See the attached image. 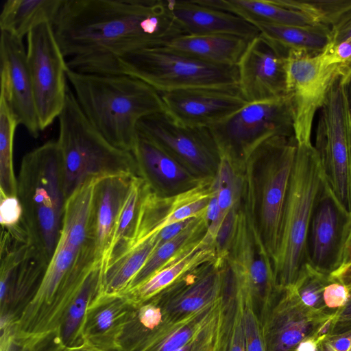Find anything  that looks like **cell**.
<instances>
[{"instance_id": "32", "label": "cell", "mask_w": 351, "mask_h": 351, "mask_svg": "<svg viewBox=\"0 0 351 351\" xmlns=\"http://www.w3.org/2000/svg\"><path fill=\"white\" fill-rule=\"evenodd\" d=\"M260 33L285 51H302L310 55L322 53L330 43V28L322 24L305 26L254 23Z\"/></svg>"}, {"instance_id": "22", "label": "cell", "mask_w": 351, "mask_h": 351, "mask_svg": "<svg viewBox=\"0 0 351 351\" xmlns=\"http://www.w3.org/2000/svg\"><path fill=\"white\" fill-rule=\"evenodd\" d=\"M134 305L123 293L99 295L88 307L82 331L83 343L101 351H117Z\"/></svg>"}, {"instance_id": "44", "label": "cell", "mask_w": 351, "mask_h": 351, "mask_svg": "<svg viewBox=\"0 0 351 351\" xmlns=\"http://www.w3.org/2000/svg\"><path fill=\"white\" fill-rule=\"evenodd\" d=\"M350 295V289L338 282L328 284L324 291V301L330 309H339L346 305Z\"/></svg>"}, {"instance_id": "21", "label": "cell", "mask_w": 351, "mask_h": 351, "mask_svg": "<svg viewBox=\"0 0 351 351\" xmlns=\"http://www.w3.org/2000/svg\"><path fill=\"white\" fill-rule=\"evenodd\" d=\"M117 175L97 178L94 190L92 238L96 261L107 265L118 218L134 178Z\"/></svg>"}, {"instance_id": "9", "label": "cell", "mask_w": 351, "mask_h": 351, "mask_svg": "<svg viewBox=\"0 0 351 351\" xmlns=\"http://www.w3.org/2000/svg\"><path fill=\"white\" fill-rule=\"evenodd\" d=\"M314 147L328 186L349 213L351 211V148L342 76L333 82L320 109Z\"/></svg>"}, {"instance_id": "42", "label": "cell", "mask_w": 351, "mask_h": 351, "mask_svg": "<svg viewBox=\"0 0 351 351\" xmlns=\"http://www.w3.org/2000/svg\"><path fill=\"white\" fill-rule=\"evenodd\" d=\"M223 302L224 297L222 305L210 321L187 343L175 351H219Z\"/></svg>"}, {"instance_id": "8", "label": "cell", "mask_w": 351, "mask_h": 351, "mask_svg": "<svg viewBox=\"0 0 351 351\" xmlns=\"http://www.w3.org/2000/svg\"><path fill=\"white\" fill-rule=\"evenodd\" d=\"M208 128L219 151L239 162L273 136H295L293 110L287 95L248 103Z\"/></svg>"}, {"instance_id": "3", "label": "cell", "mask_w": 351, "mask_h": 351, "mask_svg": "<svg viewBox=\"0 0 351 351\" xmlns=\"http://www.w3.org/2000/svg\"><path fill=\"white\" fill-rule=\"evenodd\" d=\"M17 197L29 239L49 262L59 240L66 199L63 159L57 141H47L24 155L17 178Z\"/></svg>"}, {"instance_id": "7", "label": "cell", "mask_w": 351, "mask_h": 351, "mask_svg": "<svg viewBox=\"0 0 351 351\" xmlns=\"http://www.w3.org/2000/svg\"><path fill=\"white\" fill-rule=\"evenodd\" d=\"M295 136H276L252 152L261 175L256 185V215L265 247L274 260L280 236L284 208L295 161Z\"/></svg>"}, {"instance_id": "47", "label": "cell", "mask_w": 351, "mask_h": 351, "mask_svg": "<svg viewBox=\"0 0 351 351\" xmlns=\"http://www.w3.org/2000/svg\"><path fill=\"white\" fill-rule=\"evenodd\" d=\"M198 217H193L180 222H177L162 229L156 234L158 241V247L176 237L181 232H182L184 229L193 223Z\"/></svg>"}, {"instance_id": "4", "label": "cell", "mask_w": 351, "mask_h": 351, "mask_svg": "<svg viewBox=\"0 0 351 351\" xmlns=\"http://www.w3.org/2000/svg\"><path fill=\"white\" fill-rule=\"evenodd\" d=\"M326 182L319 154L311 143L298 144L284 208L278 247L273 260L277 286L293 284L307 261V238L314 208Z\"/></svg>"}, {"instance_id": "55", "label": "cell", "mask_w": 351, "mask_h": 351, "mask_svg": "<svg viewBox=\"0 0 351 351\" xmlns=\"http://www.w3.org/2000/svg\"><path fill=\"white\" fill-rule=\"evenodd\" d=\"M350 351H351V350Z\"/></svg>"}, {"instance_id": "19", "label": "cell", "mask_w": 351, "mask_h": 351, "mask_svg": "<svg viewBox=\"0 0 351 351\" xmlns=\"http://www.w3.org/2000/svg\"><path fill=\"white\" fill-rule=\"evenodd\" d=\"M226 285L223 259L217 256L155 296L169 322L174 323L221 298Z\"/></svg>"}, {"instance_id": "30", "label": "cell", "mask_w": 351, "mask_h": 351, "mask_svg": "<svg viewBox=\"0 0 351 351\" xmlns=\"http://www.w3.org/2000/svg\"><path fill=\"white\" fill-rule=\"evenodd\" d=\"M64 0H8L0 14L1 31L22 38L38 25L54 23Z\"/></svg>"}, {"instance_id": "43", "label": "cell", "mask_w": 351, "mask_h": 351, "mask_svg": "<svg viewBox=\"0 0 351 351\" xmlns=\"http://www.w3.org/2000/svg\"><path fill=\"white\" fill-rule=\"evenodd\" d=\"M0 222L2 228H13L23 221V209L17 196L0 194Z\"/></svg>"}, {"instance_id": "15", "label": "cell", "mask_w": 351, "mask_h": 351, "mask_svg": "<svg viewBox=\"0 0 351 351\" xmlns=\"http://www.w3.org/2000/svg\"><path fill=\"white\" fill-rule=\"evenodd\" d=\"M287 55L261 33L250 41L237 65L238 85L248 103L287 96Z\"/></svg>"}, {"instance_id": "12", "label": "cell", "mask_w": 351, "mask_h": 351, "mask_svg": "<svg viewBox=\"0 0 351 351\" xmlns=\"http://www.w3.org/2000/svg\"><path fill=\"white\" fill-rule=\"evenodd\" d=\"M1 315L16 322L37 291L49 261L23 231L2 228L1 239Z\"/></svg>"}, {"instance_id": "27", "label": "cell", "mask_w": 351, "mask_h": 351, "mask_svg": "<svg viewBox=\"0 0 351 351\" xmlns=\"http://www.w3.org/2000/svg\"><path fill=\"white\" fill-rule=\"evenodd\" d=\"M97 180L93 178L83 183L66 198L64 204L59 238L79 250L94 245L91 228Z\"/></svg>"}, {"instance_id": "10", "label": "cell", "mask_w": 351, "mask_h": 351, "mask_svg": "<svg viewBox=\"0 0 351 351\" xmlns=\"http://www.w3.org/2000/svg\"><path fill=\"white\" fill-rule=\"evenodd\" d=\"M347 75L330 63L324 50L317 55L290 51L287 57V95L291 101L298 144L311 143L313 121L322 107L333 82Z\"/></svg>"}, {"instance_id": "39", "label": "cell", "mask_w": 351, "mask_h": 351, "mask_svg": "<svg viewBox=\"0 0 351 351\" xmlns=\"http://www.w3.org/2000/svg\"><path fill=\"white\" fill-rule=\"evenodd\" d=\"M280 5L311 17L330 29L351 11V0H275Z\"/></svg>"}, {"instance_id": "29", "label": "cell", "mask_w": 351, "mask_h": 351, "mask_svg": "<svg viewBox=\"0 0 351 351\" xmlns=\"http://www.w3.org/2000/svg\"><path fill=\"white\" fill-rule=\"evenodd\" d=\"M106 267V263L102 261L95 263L63 317L58 335L66 348L83 344L82 331L86 313L92 302L104 293Z\"/></svg>"}, {"instance_id": "14", "label": "cell", "mask_w": 351, "mask_h": 351, "mask_svg": "<svg viewBox=\"0 0 351 351\" xmlns=\"http://www.w3.org/2000/svg\"><path fill=\"white\" fill-rule=\"evenodd\" d=\"M215 193L214 176L201 178L193 186L171 196L157 193L147 184L128 251L171 224L204 215Z\"/></svg>"}, {"instance_id": "48", "label": "cell", "mask_w": 351, "mask_h": 351, "mask_svg": "<svg viewBox=\"0 0 351 351\" xmlns=\"http://www.w3.org/2000/svg\"><path fill=\"white\" fill-rule=\"evenodd\" d=\"M330 44L337 45L351 38V11L339 24L330 29Z\"/></svg>"}, {"instance_id": "28", "label": "cell", "mask_w": 351, "mask_h": 351, "mask_svg": "<svg viewBox=\"0 0 351 351\" xmlns=\"http://www.w3.org/2000/svg\"><path fill=\"white\" fill-rule=\"evenodd\" d=\"M204 5L234 14L252 24L305 26L318 24L310 16L275 0H197Z\"/></svg>"}, {"instance_id": "56", "label": "cell", "mask_w": 351, "mask_h": 351, "mask_svg": "<svg viewBox=\"0 0 351 351\" xmlns=\"http://www.w3.org/2000/svg\"><path fill=\"white\" fill-rule=\"evenodd\" d=\"M318 349V348H317ZM318 351V350H317Z\"/></svg>"}, {"instance_id": "46", "label": "cell", "mask_w": 351, "mask_h": 351, "mask_svg": "<svg viewBox=\"0 0 351 351\" xmlns=\"http://www.w3.org/2000/svg\"><path fill=\"white\" fill-rule=\"evenodd\" d=\"M348 301L344 306L337 310L333 327L330 335L341 334L351 330V289Z\"/></svg>"}, {"instance_id": "41", "label": "cell", "mask_w": 351, "mask_h": 351, "mask_svg": "<svg viewBox=\"0 0 351 351\" xmlns=\"http://www.w3.org/2000/svg\"><path fill=\"white\" fill-rule=\"evenodd\" d=\"M228 281L239 288L242 293L246 351H267L263 324L254 311L249 290L229 280Z\"/></svg>"}, {"instance_id": "18", "label": "cell", "mask_w": 351, "mask_h": 351, "mask_svg": "<svg viewBox=\"0 0 351 351\" xmlns=\"http://www.w3.org/2000/svg\"><path fill=\"white\" fill-rule=\"evenodd\" d=\"M337 310L308 307L291 288H286L263 324L266 350L295 351L302 341L313 337Z\"/></svg>"}, {"instance_id": "34", "label": "cell", "mask_w": 351, "mask_h": 351, "mask_svg": "<svg viewBox=\"0 0 351 351\" xmlns=\"http://www.w3.org/2000/svg\"><path fill=\"white\" fill-rule=\"evenodd\" d=\"M158 245V241L155 234L110 264L105 271L104 293H123Z\"/></svg>"}, {"instance_id": "24", "label": "cell", "mask_w": 351, "mask_h": 351, "mask_svg": "<svg viewBox=\"0 0 351 351\" xmlns=\"http://www.w3.org/2000/svg\"><path fill=\"white\" fill-rule=\"evenodd\" d=\"M216 257L215 244L205 233L142 284L123 293L134 303L145 302L172 285L189 271L215 260Z\"/></svg>"}, {"instance_id": "35", "label": "cell", "mask_w": 351, "mask_h": 351, "mask_svg": "<svg viewBox=\"0 0 351 351\" xmlns=\"http://www.w3.org/2000/svg\"><path fill=\"white\" fill-rule=\"evenodd\" d=\"M146 186L147 183L141 177H134L118 218L106 267L125 254L130 248L135 234Z\"/></svg>"}, {"instance_id": "2", "label": "cell", "mask_w": 351, "mask_h": 351, "mask_svg": "<svg viewBox=\"0 0 351 351\" xmlns=\"http://www.w3.org/2000/svg\"><path fill=\"white\" fill-rule=\"evenodd\" d=\"M67 80L86 117L115 147L132 152L138 124L165 112L161 95L136 77L124 74L84 73L67 67Z\"/></svg>"}, {"instance_id": "53", "label": "cell", "mask_w": 351, "mask_h": 351, "mask_svg": "<svg viewBox=\"0 0 351 351\" xmlns=\"http://www.w3.org/2000/svg\"><path fill=\"white\" fill-rule=\"evenodd\" d=\"M74 351H101L97 349H95L93 347H90L85 343H83L80 346H78L75 348Z\"/></svg>"}, {"instance_id": "51", "label": "cell", "mask_w": 351, "mask_h": 351, "mask_svg": "<svg viewBox=\"0 0 351 351\" xmlns=\"http://www.w3.org/2000/svg\"><path fill=\"white\" fill-rule=\"evenodd\" d=\"M343 79L346 98L348 131L351 148V74L346 77H343Z\"/></svg>"}, {"instance_id": "54", "label": "cell", "mask_w": 351, "mask_h": 351, "mask_svg": "<svg viewBox=\"0 0 351 351\" xmlns=\"http://www.w3.org/2000/svg\"><path fill=\"white\" fill-rule=\"evenodd\" d=\"M76 347L74 348H65L62 351H74Z\"/></svg>"}, {"instance_id": "40", "label": "cell", "mask_w": 351, "mask_h": 351, "mask_svg": "<svg viewBox=\"0 0 351 351\" xmlns=\"http://www.w3.org/2000/svg\"><path fill=\"white\" fill-rule=\"evenodd\" d=\"M332 282L330 274L320 271L306 263L293 284L289 287L306 306L324 310L328 308L324 301V291Z\"/></svg>"}, {"instance_id": "50", "label": "cell", "mask_w": 351, "mask_h": 351, "mask_svg": "<svg viewBox=\"0 0 351 351\" xmlns=\"http://www.w3.org/2000/svg\"><path fill=\"white\" fill-rule=\"evenodd\" d=\"M333 282L341 283L351 289V261L330 274Z\"/></svg>"}, {"instance_id": "49", "label": "cell", "mask_w": 351, "mask_h": 351, "mask_svg": "<svg viewBox=\"0 0 351 351\" xmlns=\"http://www.w3.org/2000/svg\"><path fill=\"white\" fill-rule=\"evenodd\" d=\"M351 261V211L348 213L344 226L341 250L339 258V267Z\"/></svg>"}, {"instance_id": "20", "label": "cell", "mask_w": 351, "mask_h": 351, "mask_svg": "<svg viewBox=\"0 0 351 351\" xmlns=\"http://www.w3.org/2000/svg\"><path fill=\"white\" fill-rule=\"evenodd\" d=\"M348 215L326 182L316 202L307 238V261L317 270L330 274L339 268Z\"/></svg>"}, {"instance_id": "45", "label": "cell", "mask_w": 351, "mask_h": 351, "mask_svg": "<svg viewBox=\"0 0 351 351\" xmlns=\"http://www.w3.org/2000/svg\"><path fill=\"white\" fill-rule=\"evenodd\" d=\"M351 330L338 335H328L318 345V351H350Z\"/></svg>"}, {"instance_id": "16", "label": "cell", "mask_w": 351, "mask_h": 351, "mask_svg": "<svg viewBox=\"0 0 351 351\" xmlns=\"http://www.w3.org/2000/svg\"><path fill=\"white\" fill-rule=\"evenodd\" d=\"M165 112L178 123L209 127L248 104L239 85L182 89L160 93Z\"/></svg>"}, {"instance_id": "6", "label": "cell", "mask_w": 351, "mask_h": 351, "mask_svg": "<svg viewBox=\"0 0 351 351\" xmlns=\"http://www.w3.org/2000/svg\"><path fill=\"white\" fill-rule=\"evenodd\" d=\"M130 75L158 93L238 85L237 66H219L171 51L163 46L142 49L117 60L110 73Z\"/></svg>"}, {"instance_id": "1", "label": "cell", "mask_w": 351, "mask_h": 351, "mask_svg": "<svg viewBox=\"0 0 351 351\" xmlns=\"http://www.w3.org/2000/svg\"><path fill=\"white\" fill-rule=\"evenodd\" d=\"M53 28L67 67L95 73L184 34L167 0H64Z\"/></svg>"}, {"instance_id": "11", "label": "cell", "mask_w": 351, "mask_h": 351, "mask_svg": "<svg viewBox=\"0 0 351 351\" xmlns=\"http://www.w3.org/2000/svg\"><path fill=\"white\" fill-rule=\"evenodd\" d=\"M27 62L41 131L61 113L69 88L66 60L53 25L43 23L27 36Z\"/></svg>"}, {"instance_id": "5", "label": "cell", "mask_w": 351, "mask_h": 351, "mask_svg": "<svg viewBox=\"0 0 351 351\" xmlns=\"http://www.w3.org/2000/svg\"><path fill=\"white\" fill-rule=\"evenodd\" d=\"M66 198L85 182L101 177L139 176L132 152L111 145L89 122L73 92L68 90L58 118Z\"/></svg>"}, {"instance_id": "25", "label": "cell", "mask_w": 351, "mask_h": 351, "mask_svg": "<svg viewBox=\"0 0 351 351\" xmlns=\"http://www.w3.org/2000/svg\"><path fill=\"white\" fill-rule=\"evenodd\" d=\"M140 177L150 189L162 195L163 191L189 180L187 169L163 148L152 140L138 134L132 151Z\"/></svg>"}, {"instance_id": "33", "label": "cell", "mask_w": 351, "mask_h": 351, "mask_svg": "<svg viewBox=\"0 0 351 351\" xmlns=\"http://www.w3.org/2000/svg\"><path fill=\"white\" fill-rule=\"evenodd\" d=\"M225 294V293H224ZM223 296L190 316L168 325L141 351H175L187 343L213 317L223 304Z\"/></svg>"}, {"instance_id": "17", "label": "cell", "mask_w": 351, "mask_h": 351, "mask_svg": "<svg viewBox=\"0 0 351 351\" xmlns=\"http://www.w3.org/2000/svg\"><path fill=\"white\" fill-rule=\"evenodd\" d=\"M1 97L19 125L36 138L42 132L23 39L1 31Z\"/></svg>"}, {"instance_id": "38", "label": "cell", "mask_w": 351, "mask_h": 351, "mask_svg": "<svg viewBox=\"0 0 351 351\" xmlns=\"http://www.w3.org/2000/svg\"><path fill=\"white\" fill-rule=\"evenodd\" d=\"M19 125L6 103L0 97V194L17 196V178L13 166V145Z\"/></svg>"}, {"instance_id": "37", "label": "cell", "mask_w": 351, "mask_h": 351, "mask_svg": "<svg viewBox=\"0 0 351 351\" xmlns=\"http://www.w3.org/2000/svg\"><path fill=\"white\" fill-rule=\"evenodd\" d=\"M226 280L219 351H246L242 293L226 277Z\"/></svg>"}, {"instance_id": "26", "label": "cell", "mask_w": 351, "mask_h": 351, "mask_svg": "<svg viewBox=\"0 0 351 351\" xmlns=\"http://www.w3.org/2000/svg\"><path fill=\"white\" fill-rule=\"evenodd\" d=\"M251 40L231 34H183L163 47L200 61L219 66H237Z\"/></svg>"}, {"instance_id": "31", "label": "cell", "mask_w": 351, "mask_h": 351, "mask_svg": "<svg viewBox=\"0 0 351 351\" xmlns=\"http://www.w3.org/2000/svg\"><path fill=\"white\" fill-rule=\"evenodd\" d=\"M170 324L156 296L134 303L119 338L117 351H141Z\"/></svg>"}, {"instance_id": "13", "label": "cell", "mask_w": 351, "mask_h": 351, "mask_svg": "<svg viewBox=\"0 0 351 351\" xmlns=\"http://www.w3.org/2000/svg\"><path fill=\"white\" fill-rule=\"evenodd\" d=\"M137 130L184 166L213 176L210 172L217 170L219 152L208 127L184 125L162 112L143 118Z\"/></svg>"}, {"instance_id": "36", "label": "cell", "mask_w": 351, "mask_h": 351, "mask_svg": "<svg viewBox=\"0 0 351 351\" xmlns=\"http://www.w3.org/2000/svg\"><path fill=\"white\" fill-rule=\"evenodd\" d=\"M206 230L204 215L176 237L157 247L124 292L138 287L147 280L184 248L202 237Z\"/></svg>"}, {"instance_id": "23", "label": "cell", "mask_w": 351, "mask_h": 351, "mask_svg": "<svg viewBox=\"0 0 351 351\" xmlns=\"http://www.w3.org/2000/svg\"><path fill=\"white\" fill-rule=\"evenodd\" d=\"M167 2L184 34H231L250 40L260 34L255 25L239 16L204 5L197 0Z\"/></svg>"}, {"instance_id": "52", "label": "cell", "mask_w": 351, "mask_h": 351, "mask_svg": "<svg viewBox=\"0 0 351 351\" xmlns=\"http://www.w3.org/2000/svg\"><path fill=\"white\" fill-rule=\"evenodd\" d=\"M320 341L315 337H308L302 341L295 351H317Z\"/></svg>"}]
</instances>
